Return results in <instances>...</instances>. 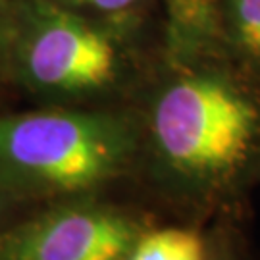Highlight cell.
Here are the masks:
<instances>
[{"instance_id": "obj_1", "label": "cell", "mask_w": 260, "mask_h": 260, "mask_svg": "<svg viewBox=\"0 0 260 260\" xmlns=\"http://www.w3.org/2000/svg\"><path fill=\"white\" fill-rule=\"evenodd\" d=\"M141 125V152L168 191L214 205L256 177L260 83L222 56L166 60Z\"/></svg>"}, {"instance_id": "obj_2", "label": "cell", "mask_w": 260, "mask_h": 260, "mask_svg": "<svg viewBox=\"0 0 260 260\" xmlns=\"http://www.w3.org/2000/svg\"><path fill=\"white\" fill-rule=\"evenodd\" d=\"M141 125L106 110L0 116V195L81 199L129 172Z\"/></svg>"}, {"instance_id": "obj_3", "label": "cell", "mask_w": 260, "mask_h": 260, "mask_svg": "<svg viewBox=\"0 0 260 260\" xmlns=\"http://www.w3.org/2000/svg\"><path fill=\"white\" fill-rule=\"evenodd\" d=\"M12 45L25 85L56 99L108 93L127 68L123 41L116 31L47 0L23 8Z\"/></svg>"}, {"instance_id": "obj_4", "label": "cell", "mask_w": 260, "mask_h": 260, "mask_svg": "<svg viewBox=\"0 0 260 260\" xmlns=\"http://www.w3.org/2000/svg\"><path fill=\"white\" fill-rule=\"evenodd\" d=\"M141 232L120 208L72 201L8 235L0 260H125Z\"/></svg>"}, {"instance_id": "obj_5", "label": "cell", "mask_w": 260, "mask_h": 260, "mask_svg": "<svg viewBox=\"0 0 260 260\" xmlns=\"http://www.w3.org/2000/svg\"><path fill=\"white\" fill-rule=\"evenodd\" d=\"M222 0H164L166 60L218 56Z\"/></svg>"}, {"instance_id": "obj_6", "label": "cell", "mask_w": 260, "mask_h": 260, "mask_svg": "<svg viewBox=\"0 0 260 260\" xmlns=\"http://www.w3.org/2000/svg\"><path fill=\"white\" fill-rule=\"evenodd\" d=\"M218 56L260 83V0H222Z\"/></svg>"}, {"instance_id": "obj_7", "label": "cell", "mask_w": 260, "mask_h": 260, "mask_svg": "<svg viewBox=\"0 0 260 260\" xmlns=\"http://www.w3.org/2000/svg\"><path fill=\"white\" fill-rule=\"evenodd\" d=\"M203 233L183 225L141 232L125 260H208Z\"/></svg>"}, {"instance_id": "obj_8", "label": "cell", "mask_w": 260, "mask_h": 260, "mask_svg": "<svg viewBox=\"0 0 260 260\" xmlns=\"http://www.w3.org/2000/svg\"><path fill=\"white\" fill-rule=\"evenodd\" d=\"M68 2L79 8L93 10L103 16L123 21L127 18H133L147 0H68Z\"/></svg>"}, {"instance_id": "obj_9", "label": "cell", "mask_w": 260, "mask_h": 260, "mask_svg": "<svg viewBox=\"0 0 260 260\" xmlns=\"http://www.w3.org/2000/svg\"><path fill=\"white\" fill-rule=\"evenodd\" d=\"M208 260H230V258H228V256H216V258H214V252H210V254H208Z\"/></svg>"}, {"instance_id": "obj_10", "label": "cell", "mask_w": 260, "mask_h": 260, "mask_svg": "<svg viewBox=\"0 0 260 260\" xmlns=\"http://www.w3.org/2000/svg\"><path fill=\"white\" fill-rule=\"evenodd\" d=\"M2 47H4V35H2V31H0V52H2Z\"/></svg>"}, {"instance_id": "obj_11", "label": "cell", "mask_w": 260, "mask_h": 260, "mask_svg": "<svg viewBox=\"0 0 260 260\" xmlns=\"http://www.w3.org/2000/svg\"><path fill=\"white\" fill-rule=\"evenodd\" d=\"M256 179H260V164H258V170H256Z\"/></svg>"}, {"instance_id": "obj_12", "label": "cell", "mask_w": 260, "mask_h": 260, "mask_svg": "<svg viewBox=\"0 0 260 260\" xmlns=\"http://www.w3.org/2000/svg\"><path fill=\"white\" fill-rule=\"evenodd\" d=\"M0 199H4V197H2V195H0Z\"/></svg>"}]
</instances>
